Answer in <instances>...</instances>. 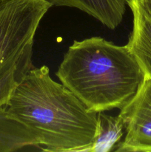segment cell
Instances as JSON below:
<instances>
[{"label":"cell","instance_id":"obj_6","mask_svg":"<svg viewBox=\"0 0 151 152\" xmlns=\"http://www.w3.org/2000/svg\"><path fill=\"white\" fill-rule=\"evenodd\" d=\"M52 6H68L78 8L115 29L122 22L126 11V0H46Z\"/></svg>","mask_w":151,"mask_h":152},{"label":"cell","instance_id":"obj_8","mask_svg":"<svg viewBox=\"0 0 151 152\" xmlns=\"http://www.w3.org/2000/svg\"><path fill=\"white\" fill-rule=\"evenodd\" d=\"M13 91L0 89V152L15 151L22 142V126L6 111V105Z\"/></svg>","mask_w":151,"mask_h":152},{"label":"cell","instance_id":"obj_4","mask_svg":"<svg viewBox=\"0 0 151 152\" xmlns=\"http://www.w3.org/2000/svg\"><path fill=\"white\" fill-rule=\"evenodd\" d=\"M119 114L125 124L126 135L115 151L151 152V79L145 78Z\"/></svg>","mask_w":151,"mask_h":152},{"label":"cell","instance_id":"obj_10","mask_svg":"<svg viewBox=\"0 0 151 152\" xmlns=\"http://www.w3.org/2000/svg\"><path fill=\"white\" fill-rule=\"evenodd\" d=\"M3 1H4V0H0V3H1V2H2Z\"/></svg>","mask_w":151,"mask_h":152},{"label":"cell","instance_id":"obj_2","mask_svg":"<svg viewBox=\"0 0 151 152\" xmlns=\"http://www.w3.org/2000/svg\"><path fill=\"white\" fill-rule=\"evenodd\" d=\"M56 76L87 109L96 113L125 106L146 76L127 45L99 37L74 41Z\"/></svg>","mask_w":151,"mask_h":152},{"label":"cell","instance_id":"obj_9","mask_svg":"<svg viewBox=\"0 0 151 152\" xmlns=\"http://www.w3.org/2000/svg\"><path fill=\"white\" fill-rule=\"evenodd\" d=\"M135 1L151 18V0H135Z\"/></svg>","mask_w":151,"mask_h":152},{"label":"cell","instance_id":"obj_1","mask_svg":"<svg viewBox=\"0 0 151 152\" xmlns=\"http://www.w3.org/2000/svg\"><path fill=\"white\" fill-rule=\"evenodd\" d=\"M6 111L36 136L43 151H87L97 129L98 113L89 111L62 83L52 80L46 65L23 76Z\"/></svg>","mask_w":151,"mask_h":152},{"label":"cell","instance_id":"obj_7","mask_svg":"<svg viewBox=\"0 0 151 152\" xmlns=\"http://www.w3.org/2000/svg\"><path fill=\"white\" fill-rule=\"evenodd\" d=\"M125 132V124L119 114L114 117L98 113L97 129L87 152L115 151Z\"/></svg>","mask_w":151,"mask_h":152},{"label":"cell","instance_id":"obj_3","mask_svg":"<svg viewBox=\"0 0 151 152\" xmlns=\"http://www.w3.org/2000/svg\"><path fill=\"white\" fill-rule=\"evenodd\" d=\"M52 4L46 0H4L0 4V88L13 91L30 70L36 31Z\"/></svg>","mask_w":151,"mask_h":152},{"label":"cell","instance_id":"obj_5","mask_svg":"<svg viewBox=\"0 0 151 152\" xmlns=\"http://www.w3.org/2000/svg\"><path fill=\"white\" fill-rule=\"evenodd\" d=\"M133 16V31L127 44L147 78L151 79V18L135 0H126Z\"/></svg>","mask_w":151,"mask_h":152}]
</instances>
